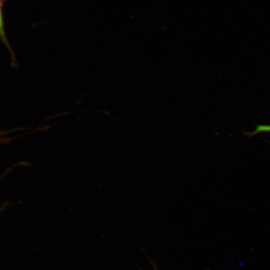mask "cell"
<instances>
[{
  "instance_id": "1",
  "label": "cell",
  "mask_w": 270,
  "mask_h": 270,
  "mask_svg": "<svg viewBox=\"0 0 270 270\" xmlns=\"http://www.w3.org/2000/svg\"><path fill=\"white\" fill-rule=\"evenodd\" d=\"M1 0V2H2V0Z\"/></svg>"
}]
</instances>
